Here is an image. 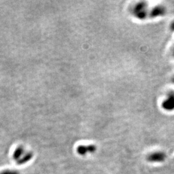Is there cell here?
I'll use <instances>...</instances> for the list:
<instances>
[{
  "instance_id": "cell-1",
  "label": "cell",
  "mask_w": 174,
  "mask_h": 174,
  "mask_svg": "<svg viewBox=\"0 0 174 174\" xmlns=\"http://www.w3.org/2000/svg\"><path fill=\"white\" fill-rule=\"evenodd\" d=\"M165 158H166V155L164 154V153L156 152L150 155L148 157L147 159L148 161L158 162L164 161Z\"/></svg>"
},
{
  "instance_id": "cell-2",
  "label": "cell",
  "mask_w": 174,
  "mask_h": 174,
  "mask_svg": "<svg viewBox=\"0 0 174 174\" xmlns=\"http://www.w3.org/2000/svg\"><path fill=\"white\" fill-rule=\"evenodd\" d=\"M96 150V147L94 146H88V147H80L78 149V152L79 154L85 155L86 153L93 152Z\"/></svg>"
}]
</instances>
